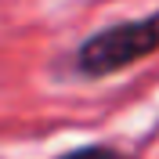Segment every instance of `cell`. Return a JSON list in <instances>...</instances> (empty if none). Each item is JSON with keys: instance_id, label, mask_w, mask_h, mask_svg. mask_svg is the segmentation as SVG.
<instances>
[{"instance_id": "cell-1", "label": "cell", "mask_w": 159, "mask_h": 159, "mask_svg": "<svg viewBox=\"0 0 159 159\" xmlns=\"http://www.w3.org/2000/svg\"><path fill=\"white\" fill-rule=\"evenodd\" d=\"M152 51H159V11L148 18L119 22L87 36L76 51V69L83 76H112L134 61L148 58Z\"/></svg>"}, {"instance_id": "cell-2", "label": "cell", "mask_w": 159, "mask_h": 159, "mask_svg": "<svg viewBox=\"0 0 159 159\" xmlns=\"http://www.w3.org/2000/svg\"><path fill=\"white\" fill-rule=\"evenodd\" d=\"M61 159H127V156L116 152V148H109V145H83V148H76V152H65Z\"/></svg>"}]
</instances>
